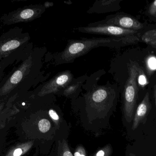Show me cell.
<instances>
[{
    "label": "cell",
    "mask_w": 156,
    "mask_h": 156,
    "mask_svg": "<svg viewBox=\"0 0 156 156\" xmlns=\"http://www.w3.org/2000/svg\"><path fill=\"white\" fill-rule=\"evenodd\" d=\"M43 49L29 43L15 67L0 82V103L27 93L39 82Z\"/></svg>",
    "instance_id": "6da1fadb"
},
{
    "label": "cell",
    "mask_w": 156,
    "mask_h": 156,
    "mask_svg": "<svg viewBox=\"0 0 156 156\" xmlns=\"http://www.w3.org/2000/svg\"><path fill=\"white\" fill-rule=\"evenodd\" d=\"M121 37L83 38L69 40L64 50L56 55L55 62L58 64L72 63L76 59L100 46L115 47L122 46Z\"/></svg>",
    "instance_id": "7a4b0ae2"
},
{
    "label": "cell",
    "mask_w": 156,
    "mask_h": 156,
    "mask_svg": "<svg viewBox=\"0 0 156 156\" xmlns=\"http://www.w3.org/2000/svg\"><path fill=\"white\" fill-rule=\"evenodd\" d=\"M139 64L131 61L128 65V79L125 85L123 92V111L126 122L130 123L134 118V113L136 105L138 94L137 77Z\"/></svg>",
    "instance_id": "3957f363"
},
{
    "label": "cell",
    "mask_w": 156,
    "mask_h": 156,
    "mask_svg": "<svg viewBox=\"0 0 156 156\" xmlns=\"http://www.w3.org/2000/svg\"><path fill=\"white\" fill-rule=\"evenodd\" d=\"M29 33L16 27L0 36V60L21 49L29 44Z\"/></svg>",
    "instance_id": "277c9868"
},
{
    "label": "cell",
    "mask_w": 156,
    "mask_h": 156,
    "mask_svg": "<svg viewBox=\"0 0 156 156\" xmlns=\"http://www.w3.org/2000/svg\"><path fill=\"white\" fill-rule=\"evenodd\" d=\"M47 8L45 4L31 5L20 7L3 15L0 21L4 25H7L31 22L40 17Z\"/></svg>",
    "instance_id": "5b68a950"
},
{
    "label": "cell",
    "mask_w": 156,
    "mask_h": 156,
    "mask_svg": "<svg viewBox=\"0 0 156 156\" xmlns=\"http://www.w3.org/2000/svg\"><path fill=\"white\" fill-rule=\"evenodd\" d=\"M73 80V75L70 71H62L39 86L34 92V94L43 97L50 93H56L64 90Z\"/></svg>",
    "instance_id": "8992f818"
},
{
    "label": "cell",
    "mask_w": 156,
    "mask_h": 156,
    "mask_svg": "<svg viewBox=\"0 0 156 156\" xmlns=\"http://www.w3.org/2000/svg\"><path fill=\"white\" fill-rule=\"evenodd\" d=\"M77 30L83 33L104 35L109 37H122L135 35L137 33L136 30L126 29L112 25L95 24L93 23L89 24L87 26L78 27Z\"/></svg>",
    "instance_id": "52a82bcc"
},
{
    "label": "cell",
    "mask_w": 156,
    "mask_h": 156,
    "mask_svg": "<svg viewBox=\"0 0 156 156\" xmlns=\"http://www.w3.org/2000/svg\"><path fill=\"white\" fill-rule=\"evenodd\" d=\"M93 24H95L112 25L136 31L144 27L143 24L136 18L128 15L120 13L108 16L104 20L94 22Z\"/></svg>",
    "instance_id": "ba28073f"
},
{
    "label": "cell",
    "mask_w": 156,
    "mask_h": 156,
    "mask_svg": "<svg viewBox=\"0 0 156 156\" xmlns=\"http://www.w3.org/2000/svg\"><path fill=\"white\" fill-rule=\"evenodd\" d=\"M19 112V110L13 103L10 110L0 117V153L3 148L12 117Z\"/></svg>",
    "instance_id": "9c48e42d"
},
{
    "label": "cell",
    "mask_w": 156,
    "mask_h": 156,
    "mask_svg": "<svg viewBox=\"0 0 156 156\" xmlns=\"http://www.w3.org/2000/svg\"><path fill=\"white\" fill-rule=\"evenodd\" d=\"M151 109L149 93H147L142 102L139 104L136 109L133 119L132 129L136 130L141 124L144 122L146 119Z\"/></svg>",
    "instance_id": "30bf717a"
},
{
    "label": "cell",
    "mask_w": 156,
    "mask_h": 156,
    "mask_svg": "<svg viewBox=\"0 0 156 156\" xmlns=\"http://www.w3.org/2000/svg\"><path fill=\"white\" fill-rule=\"evenodd\" d=\"M120 1L117 0H97L87 11L90 14L105 13L120 9Z\"/></svg>",
    "instance_id": "8fae6325"
},
{
    "label": "cell",
    "mask_w": 156,
    "mask_h": 156,
    "mask_svg": "<svg viewBox=\"0 0 156 156\" xmlns=\"http://www.w3.org/2000/svg\"><path fill=\"white\" fill-rule=\"evenodd\" d=\"M26 47L23 49L16 51L12 55L0 60V82L4 78L5 71L6 68L16 62L18 59L22 56Z\"/></svg>",
    "instance_id": "7c38bea8"
},
{
    "label": "cell",
    "mask_w": 156,
    "mask_h": 156,
    "mask_svg": "<svg viewBox=\"0 0 156 156\" xmlns=\"http://www.w3.org/2000/svg\"><path fill=\"white\" fill-rule=\"evenodd\" d=\"M85 77H81L76 80L72 81L63 90V94L65 96H69L75 94L80 88Z\"/></svg>",
    "instance_id": "4fadbf2b"
},
{
    "label": "cell",
    "mask_w": 156,
    "mask_h": 156,
    "mask_svg": "<svg viewBox=\"0 0 156 156\" xmlns=\"http://www.w3.org/2000/svg\"><path fill=\"white\" fill-rule=\"evenodd\" d=\"M32 146L31 143H27L18 145L10 150L6 156H21L25 154L31 148Z\"/></svg>",
    "instance_id": "5bb4252c"
},
{
    "label": "cell",
    "mask_w": 156,
    "mask_h": 156,
    "mask_svg": "<svg viewBox=\"0 0 156 156\" xmlns=\"http://www.w3.org/2000/svg\"><path fill=\"white\" fill-rule=\"evenodd\" d=\"M142 39L145 43L156 48V29L146 32L142 36Z\"/></svg>",
    "instance_id": "9a60e30c"
},
{
    "label": "cell",
    "mask_w": 156,
    "mask_h": 156,
    "mask_svg": "<svg viewBox=\"0 0 156 156\" xmlns=\"http://www.w3.org/2000/svg\"><path fill=\"white\" fill-rule=\"evenodd\" d=\"M16 97H12L8 101H4L0 103V117L8 111L13 104L14 101Z\"/></svg>",
    "instance_id": "2e32d148"
},
{
    "label": "cell",
    "mask_w": 156,
    "mask_h": 156,
    "mask_svg": "<svg viewBox=\"0 0 156 156\" xmlns=\"http://www.w3.org/2000/svg\"><path fill=\"white\" fill-rule=\"evenodd\" d=\"M147 68L148 73H151L156 70V57L154 56H150L146 60Z\"/></svg>",
    "instance_id": "e0dca14e"
},
{
    "label": "cell",
    "mask_w": 156,
    "mask_h": 156,
    "mask_svg": "<svg viewBox=\"0 0 156 156\" xmlns=\"http://www.w3.org/2000/svg\"><path fill=\"white\" fill-rule=\"evenodd\" d=\"M38 126L40 132L45 133L50 130L51 124L47 119H42L38 122Z\"/></svg>",
    "instance_id": "ac0fdd59"
},
{
    "label": "cell",
    "mask_w": 156,
    "mask_h": 156,
    "mask_svg": "<svg viewBox=\"0 0 156 156\" xmlns=\"http://www.w3.org/2000/svg\"><path fill=\"white\" fill-rule=\"evenodd\" d=\"M137 81H138L139 85H141L142 87H144L147 84L146 76L144 71L140 67H139V71H138Z\"/></svg>",
    "instance_id": "d6986e66"
},
{
    "label": "cell",
    "mask_w": 156,
    "mask_h": 156,
    "mask_svg": "<svg viewBox=\"0 0 156 156\" xmlns=\"http://www.w3.org/2000/svg\"><path fill=\"white\" fill-rule=\"evenodd\" d=\"M148 13L152 16L156 17V1H154L149 6Z\"/></svg>",
    "instance_id": "ffe728a7"
},
{
    "label": "cell",
    "mask_w": 156,
    "mask_h": 156,
    "mask_svg": "<svg viewBox=\"0 0 156 156\" xmlns=\"http://www.w3.org/2000/svg\"><path fill=\"white\" fill-rule=\"evenodd\" d=\"M49 116L51 117V118L53 119L54 121L56 122H58L59 121V117L58 116V114L54 110H50L48 112Z\"/></svg>",
    "instance_id": "44dd1931"
},
{
    "label": "cell",
    "mask_w": 156,
    "mask_h": 156,
    "mask_svg": "<svg viewBox=\"0 0 156 156\" xmlns=\"http://www.w3.org/2000/svg\"><path fill=\"white\" fill-rule=\"evenodd\" d=\"M107 153H106V151L104 150H101L98 151L97 154L95 155V156H107Z\"/></svg>",
    "instance_id": "7402d4cb"
},
{
    "label": "cell",
    "mask_w": 156,
    "mask_h": 156,
    "mask_svg": "<svg viewBox=\"0 0 156 156\" xmlns=\"http://www.w3.org/2000/svg\"><path fill=\"white\" fill-rule=\"evenodd\" d=\"M75 156H86L84 154V152H82L81 150H79L75 153Z\"/></svg>",
    "instance_id": "603a6c76"
},
{
    "label": "cell",
    "mask_w": 156,
    "mask_h": 156,
    "mask_svg": "<svg viewBox=\"0 0 156 156\" xmlns=\"http://www.w3.org/2000/svg\"><path fill=\"white\" fill-rule=\"evenodd\" d=\"M63 156H72V154L70 153L69 151H66L64 153V155Z\"/></svg>",
    "instance_id": "cb8c5ba5"
},
{
    "label": "cell",
    "mask_w": 156,
    "mask_h": 156,
    "mask_svg": "<svg viewBox=\"0 0 156 156\" xmlns=\"http://www.w3.org/2000/svg\"><path fill=\"white\" fill-rule=\"evenodd\" d=\"M154 93H155V97L156 106V84L155 85V87H154Z\"/></svg>",
    "instance_id": "d4e9b609"
}]
</instances>
